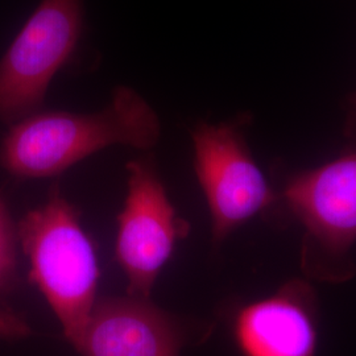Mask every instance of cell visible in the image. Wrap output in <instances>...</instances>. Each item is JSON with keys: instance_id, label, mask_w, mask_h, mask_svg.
Segmentation results:
<instances>
[{"instance_id": "6da1fadb", "label": "cell", "mask_w": 356, "mask_h": 356, "mask_svg": "<svg viewBox=\"0 0 356 356\" xmlns=\"http://www.w3.org/2000/svg\"><path fill=\"white\" fill-rule=\"evenodd\" d=\"M160 135L159 116L148 102L118 86L101 113H36L15 123L0 145V165L16 177H51L116 144L151 149Z\"/></svg>"}, {"instance_id": "7a4b0ae2", "label": "cell", "mask_w": 356, "mask_h": 356, "mask_svg": "<svg viewBox=\"0 0 356 356\" xmlns=\"http://www.w3.org/2000/svg\"><path fill=\"white\" fill-rule=\"evenodd\" d=\"M17 238L31 264V280L76 348L98 300L99 269L76 209L54 191L48 202L20 220Z\"/></svg>"}, {"instance_id": "3957f363", "label": "cell", "mask_w": 356, "mask_h": 356, "mask_svg": "<svg viewBox=\"0 0 356 356\" xmlns=\"http://www.w3.org/2000/svg\"><path fill=\"white\" fill-rule=\"evenodd\" d=\"M82 23V0H41L0 60V120L15 124L38 113L76 51Z\"/></svg>"}, {"instance_id": "277c9868", "label": "cell", "mask_w": 356, "mask_h": 356, "mask_svg": "<svg viewBox=\"0 0 356 356\" xmlns=\"http://www.w3.org/2000/svg\"><path fill=\"white\" fill-rule=\"evenodd\" d=\"M127 173V198L118 218L116 259L127 276L128 294L149 298L160 270L191 226L170 204L152 160L128 163Z\"/></svg>"}, {"instance_id": "5b68a950", "label": "cell", "mask_w": 356, "mask_h": 356, "mask_svg": "<svg viewBox=\"0 0 356 356\" xmlns=\"http://www.w3.org/2000/svg\"><path fill=\"white\" fill-rule=\"evenodd\" d=\"M191 138L194 170L210 210L213 239L222 242L276 197L238 124L201 123Z\"/></svg>"}, {"instance_id": "8992f818", "label": "cell", "mask_w": 356, "mask_h": 356, "mask_svg": "<svg viewBox=\"0 0 356 356\" xmlns=\"http://www.w3.org/2000/svg\"><path fill=\"white\" fill-rule=\"evenodd\" d=\"M305 229V259H342L356 242V152L296 175L282 194Z\"/></svg>"}, {"instance_id": "52a82bcc", "label": "cell", "mask_w": 356, "mask_h": 356, "mask_svg": "<svg viewBox=\"0 0 356 356\" xmlns=\"http://www.w3.org/2000/svg\"><path fill=\"white\" fill-rule=\"evenodd\" d=\"M189 331L140 297L97 300L76 350L82 356H179Z\"/></svg>"}, {"instance_id": "ba28073f", "label": "cell", "mask_w": 356, "mask_h": 356, "mask_svg": "<svg viewBox=\"0 0 356 356\" xmlns=\"http://www.w3.org/2000/svg\"><path fill=\"white\" fill-rule=\"evenodd\" d=\"M234 338L243 356H317L316 298L304 281L243 306L234 319Z\"/></svg>"}, {"instance_id": "9c48e42d", "label": "cell", "mask_w": 356, "mask_h": 356, "mask_svg": "<svg viewBox=\"0 0 356 356\" xmlns=\"http://www.w3.org/2000/svg\"><path fill=\"white\" fill-rule=\"evenodd\" d=\"M17 229L0 198V296L13 291L17 280Z\"/></svg>"}, {"instance_id": "30bf717a", "label": "cell", "mask_w": 356, "mask_h": 356, "mask_svg": "<svg viewBox=\"0 0 356 356\" xmlns=\"http://www.w3.org/2000/svg\"><path fill=\"white\" fill-rule=\"evenodd\" d=\"M32 335V327L23 316L0 304V339L17 341Z\"/></svg>"}]
</instances>
